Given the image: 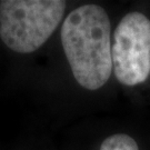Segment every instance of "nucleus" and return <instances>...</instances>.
<instances>
[{
	"label": "nucleus",
	"mask_w": 150,
	"mask_h": 150,
	"mask_svg": "<svg viewBox=\"0 0 150 150\" xmlns=\"http://www.w3.org/2000/svg\"><path fill=\"white\" fill-rule=\"evenodd\" d=\"M110 32L107 12L97 5L76 8L62 23L64 54L77 82L88 90L101 88L112 72Z\"/></svg>",
	"instance_id": "1"
},
{
	"label": "nucleus",
	"mask_w": 150,
	"mask_h": 150,
	"mask_svg": "<svg viewBox=\"0 0 150 150\" xmlns=\"http://www.w3.org/2000/svg\"><path fill=\"white\" fill-rule=\"evenodd\" d=\"M66 10L62 0L0 1V37L9 49L30 54L59 26Z\"/></svg>",
	"instance_id": "2"
},
{
	"label": "nucleus",
	"mask_w": 150,
	"mask_h": 150,
	"mask_svg": "<svg viewBox=\"0 0 150 150\" xmlns=\"http://www.w3.org/2000/svg\"><path fill=\"white\" fill-rule=\"evenodd\" d=\"M112 68L119 82L136 86L150 75V20L141 12H130L121 19L111 45Z\"/></svg>",
	"instance_id": "3"
},
{
	"label": "nucleus",
	"mask_w": 150,
	"mask_h": 150,
	"mask_svg": "<svg viewBox=\"0 0 150 150\" xmlns=\"http://www.w3.org/2000/svg\"><path fill=\"white\" fill-rule=\"evenodd\" d=\"M100 150H139L136 140L128 134H118L110 136L102 141Z\"/></svg>",
	"instance_id": "4"
}]
</instances>
